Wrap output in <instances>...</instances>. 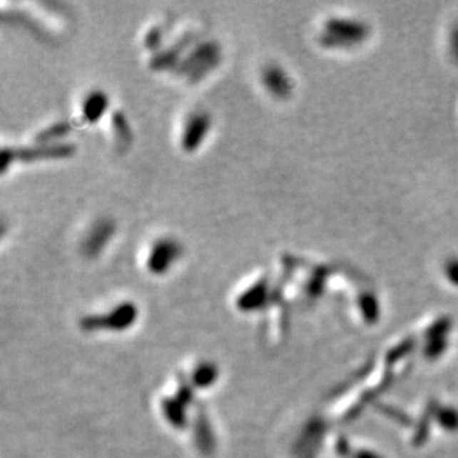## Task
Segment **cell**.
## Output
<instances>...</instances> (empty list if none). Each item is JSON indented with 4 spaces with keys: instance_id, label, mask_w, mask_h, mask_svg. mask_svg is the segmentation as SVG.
<instances>
[{
    "instance_id": "6da1fadb",
    "label": "cell",
    "mask_w": 458,
    "mask_h": 458,
    "mask_svg": "<svg viewBox=\"0 0 458 458\" xmlns=\"http://www.w3.org/2000/svg\"><path fill=\"white\" fill-rule=\"evenodd\" d=\"M177 251H175V245L173 242H162L158 243L155 250H153L150 255V267L153 272H161L165 269V265L168 267L171 261L174 260Z\"/></svg>"
},
{
    "instance_id": "7a4b0ae2",
    "label": "cell",
    "mask_w": 458,
    "mask_h": 458,
    "mask_svg": "<svg viewBox=\"0 0 458 458\" xmlns=\"http://www.w3.org/2000/svg\"><path fill=\"white\" fill-rule=\"evenodd\" d=\"M195 121L192 123H188L187 126V131L192 129V132H187L185 133V138H184V144L188 147V148H192L195 144H196V138H199L200 136H203V132L206 129V118L203 116H196L193 118Z\"/></svg>"
}]
</instances>
